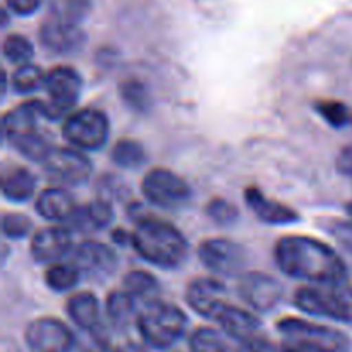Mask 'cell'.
Instances as JSON below:
<instances>
[{"instance_id": "18", "label": "cell", "mask_w": 352, "mask_h": 352, "mask_svg": "<svg viewBox=\"0 0 352 352\" xmlns=\"http://www.w3.org/2000/svg\"><path fill=\"white\" fill-rule=\"evenodd\" d=\"M213 322L219 323L220 329L232 339L239 340V342H246V340L258 337V332L261 329V323L253 313L246 311V309L239 308L226 302L219 313L215 315Z\"/></svg>"}, {"instance_id": "27", "label": "cell", "mask_w": 352, "mask_h": 352, "mask_svg": "<svg viewBox=\"0 0 352 352\" xmlns=\"http://www.w3.org/2000/svg\"><path fill=\"white\" fill-rule=\"evenodd\" d=\"M81 272L72 263H54L45 270L43 280L50 291L67 292L81 280Z\"/></svg>"}, {"instance_id": "25", "label": "cell", "mask_w": 352, "mask_h": 352, "mask_svg": "<svg viewBox=\"0 0 352 352\" xmlns=\"http://www.w3.org/2000/svg\"><path fill=\"white\" fill-rule=\"evenodd\" d=\"M138 313H140L138 301L131 298L124 289L110 292L109 298H107V316L113 327L124 329L134 318H138Z\"/></svg>"}, {"instance_id": "14", "label": "cell", "mask_w": 352, "mask_h": 352, "mask_svg": "<svg viewBox=\"0 0 352 352\" xmlns=\"http://www.w3.org/2000/svg\"><path fill=\"white\" fill-rule=\"evenodd\" d=\"M71 263L86 277L102 278L117 268V254L112 248L98 241H82L72 251Z\"/></svg>"}, {"instance_id": "24", "label": "cell", "mask_w": 352, "mask_h": 352, "mask_svg": "<svg viewBox=\"0 0 352 352\" xmlns=\"http://www.w3.org/2000/svg\"><path fill=\"white\" fill-rule=\"evenodd\" d=\"M9 143L12 144L14 150L19 155H23L26 160L36 162V164H45L48 160V157L52 155V151L55 150L54 144L50 143L45 134H41L40 131H33V133L21 134V136L10 138Z\"/></svg>"}, {"instance_id": "32", "label": "cell", "mask_w": 352, "mask_h": 352, "mask_svg": "<svg viewBox=\"0 0 352 352\" xmlns=\"http://www.w3.org/2000/svg\"><path fill=\"white\" fill-rule=\"evenodd\" d=\"M191 352H230L223 337L213 329H196L189 339Z\"/></svg>"}, {"instance_id": "20", "label": "cell", "mask_w": 352, "mask_h": 352, "mask_svg": "<svg viewBox=\"0 0 352 352\" xmlns=\"http://www.w3.org/2000/svg\"><path fill=\"white\" fill-rule=\"evenodd\" d=\"M40 117H43V102L41 100H30V102H24L17 105L16 109L9 110L7 113H3L2 119L3 140L9 141L10 138L38 131L36 120Z\"/></svg>"}, {"instance_id": "6", "label": "cell", "mask_w": 352, "mask_h": 352, "mask_svg": "<svg viewBox=\"0 0 352 352\" xmlns=\"http://www.w3.org/2000/svg\"><path fill=\"white\" fill-rule=\"evenodd\" d=\"M43 89L48 95L43 102V119L65 120L81 95L82 78L76 69L57 65L45 76Z\"/></svg>"}, {"instance_id": "38", "label": "cell", "mask_w": 352, "mask_h": 352, "mask_svg": "<svg viewBox=\"0 0 352 352\" xmlns=\"http://www.w3.org/2000/svg\"><path fill=\"white\" fill-rule=\"evenodd\" d=\"M112 241L119 246H124V244H133V234H127L126 230L116 229L112 232Z\"/></svg>"}, {"instance_id": "15", "label": "cell", "mask_w": 352, "mask_h": 352, "mask_svg": "<svg viewBox=\"0 0 352 352\" xmlns=\"http://www.w3.org/2000/svg\"><path fill=\"white\" fill-rule=\"evenodd\" d=\"M186 301L192 311L213 322L219 309L227 302L226 285L212 277L195 278L186 289Z\"/></svg>"}, {"instance_id": "23", "label": "cell", "mask_w": 352, "mask_h": 352, "mask_svg": "<svg viewBox=\"0 0 352 352\" xmlns=\"http://www.w3.org/2000/svg\"><path fill=\"white\" fill-rule=\"evenodd\" d=\"M124 291L138 301V305L144 306L148 302L158 301L160 298V282L157 277L144 270H133L124 277Z\"/></svg>"}, {"instance_id": "5", "label": "cell", "mask_w": 352, "mask_h": 352, "mask_svg": "<svg viewBox=\"0 0 352 352\" xmlns=\"http://www.w3.org/2000/svg\"><path fill=\"white\" fill-rule=\"evenodd\" d=\"M277 330L289 346L309 352H349L351 339L337 329L302 318H282Z\"/></svg>"}, {"instance_id": "35", "label": "cell", "mask_w": 352, "mask_h": 352, "mask_svg": "<svg viewBox=\"0 0 352 352\" xmlns=\"http://www.w3.org/2000/svg\"><path fill=\"white\" fill-rule=\"evenodd\" d=\"M33 229V222L30 217L23 215V213H6L2 217V230L7 237L10 239H23Z\"/></svg>"}, {"instance_id": "31", "label": "cell", "mask_w": 352, "mask_h": 352, "mask_svg": "<svg viewBox=\"0 0 352 352\" xmlns=\"http://www.w3.org/2000/svg\"><path fill=\"white\" fill-rule=\"evenodd\" d=\"M34 55L33 43L28 40L23 34H9V36L3 40V57L10 62V64L17 65H26L31 64V58Z\"/></svg>"}, {"instance_id": "2", "label": "cell", "mask_w": 352, "mask_h": 352, "mask_svg": "<svg viewBox=\"0 0 352 352\" xmlns=\"http://www.w3.org/2000/svg\"><path fill=\"white\" fill-rule=\"evenodd\" d=\"M133 244L136 253L148 263L164 270L179 268L189 254V244L184 234L172 223L148 215L136 223Z\"/></svg>"}, {"instance_id": "30", "label": "cell", "mask_w": 352, "mask_h": 352, "mask_svg": "<svg viewBox=\"0 0 352 352\" xmlns=\"http://www.w3.org/2000/svg\"><path fill=\"white\" fill-rule=\"evenodd\" d=\"M45 76L47 72L41 71V67L34 64H26L17 67V71L12 74V89L16 93H33L36 89L43 88L45 85Z\"/></svg>"}, {"instance_id": "17", "label": "cell", "mask_w": 352, "mask_h": 352, "mask_svg": "<svg viewBox=\"0 0 352 352\" xmlns=\"http://www.w3.org/2000/svg\"><path fill=\"white\" fill-rule=\"evenodd\" d=\"M244 201L248 203L251 212L258 217V220L270 226H289L299 220V213L291 206L280 201L268 198L256 186H248L244 189Z\"/></svg>"}, {"instance_id": "9", "label": "cell", "mask_w": 352, "mask_h": 352, "mask_svg": "<svg viewBox=\"0 0 352 352\" xmlns=\"http://www.w3.org/2000/svg\"><path fill=\"white\" fill-rule=\"evenodd\" d=\"M24 340L31 352H71L76 346L71 329L54 316H41L28 323Z\"/></svg>"}, {"instance_id": "10", "label": "cell", "mask_w": 352, "mask_h": 352, "mask_svg": "<svg viewBox=\"0 0 352 352\" xmlns=\"http://www.w3.org/2000/svg\"><path fill=\"white\" fill-rule=\"evenodd\" d=\"M43 167L54 181L64 186L86 184L93 174L91 160L76 148H55Z\"/></svg>"}, {"instance_id": "19", "label": "cell", "mask_w": 352, "mask_h": 352, "mask_svg": "<svg viewBox=\"0 0 352 352\" xmlns=\"http://www.w3.org/2000/svg\"><path fill=\"white\" fill-rule=\"evenodd\" d=\"M34 208H36L38 215L43 217L48 222H60L65 226L78 210V205L74 201V196L67 189L55 186V188H47L40 192Z\"/></svg>"}, {"instance_id": "26", "label": "cell", "mask_w": 352, "mask_h": 352, "mask_svg": "<svg viewBox=\"0 0 352 352\" xmlns=\"http://www.w3.org/2000/svg\"><path fill=\"white\" fill-rule=\"evenodd\" d=\"M91 12V0H48V16L79 26Z\"/></svg>"}, {"instance_id": "12", "label": "cell", "mask_w": 352, "mask_h": 352, "mask_svg": "<svg viewBox=\"0 0 352 352\" xmlns=\"http://www.w3.org/2000/svg\"><path fill=\"white\" fill-rule=\"evenodd\" d=\"M239 296L248 306L260 313H268L280 305L284 287L277 278L261 272H248L239 278Z\"/></svg>"}, {"instance_id": "37", "label": "cell", "mask_w": 352, "mask_h": 352, "mask_svg": "<svg viewBox=\"0 0 352 352\" xmlns=\"http://www.w3.org/2000/svg\"><path fill=\"white\" fill-rule=\"evenodd\" d=\"M336 165L339 174L346 175V177H352V144L351 146L342 148V151L337 157Z\"/></svg>"}, {"instance_id": "28", "label": "cell", "mask_w": 352, "mask_h": 352, "mask_svg": "<svg viewBox=\"0 0 352 352\" xmlns=\"http://www.w3.org/2000/svg\"><path fill=\"white\" fill-rule=\"evenodd\" d=\"M112 160L122 168H138L146 162V151L140 141L124 138L113 144Z\"/></svg>"}, {"instance_id": "11", "label": "cell", "mask_w": 352, "mask_h": 352, "mask_svg": "<svg viewBox=\"0 0 352 352\" xmlns=\"http://www.w3.org/2000/svg\"><path fill=\"white\" fill-rule=\"evenodd\" d=\"M198 256L208 270L220 275L239 274L246 265V251L236 241L226 237H212L201 241Z\"/></svg>"}, {"instance_id": "21", "label": "cell", "mask_w": 352, "mask_h": 352, "mask_svg": "<svg viewBox=\"0 0 352 352\" xmlns=\"http://www.w3.org/2000/svg\"><path fill=\"white\" fill-rule=\"evenodd\" d=\"M65 309H67V315L72 320V323L78 329H81L82 332H95V330L103 327L102 316H100L98 299H96L93 292L82 291L72 294L67 299Z\"/></svg>"}, {"instance_id": "1", "label": "cell", "mask_w": 352, "mask_h": 352, "mask_svg": "<svg viewBox=\"0 0 352 352\" xmlns=\"http://www.w3.org/2000/svg\"><path fill=\"white\" fill-rule=\"evenodd\" d=\"M274 254L277 267L292 278L318 285L340 284L347 278V267L340 254L316 237H280Z\"/></svg>"}, {"instance_id": "34", "label": "cell", "mask_w": 352, "mask_h": 352, "mask_svg": "<svg viewBox=\"0 0 352 352\" xmlns=\"http://www.w3.org/2000/svg\"><path fill=\"white\" fill-rule=\"evenodd\" d=\"M206 213L219 226H230L239 219V210L226 198H213L206 205Z\"/></svg>"}, {"instance_id": "33", "label": "cell", "mask_w": 352, "mask_h": 352, "mask_svg": "<svg viewBox=\"0 0 352 352\" xmlns=\"http://www.w3.org/2000/svg\"><path fill=\"white\" fill-rule=\"evenodd\" d=\"M315 110L332 127H344L351 120L349 109L337 100H320L315 103Z\"/></svg>"}, {"instance_id": "36", "label": "cell", "mask_w": 352, "mask_h": 352, "mask_svg": "<svg viewBox=\"0 0 352 352\" xmlns=\"http://www.w3.org/2000/svg\"><path fill=\"white\" fill-rule=\"evenodd\" d=\"M6 2L7 7L17 16H30L41 6V0H6Z\"/></svg>"}, {"instance_id": "29", "label": "cell", "mask_w": 352, "mask_h": 352, "mask_svg": "<svg viewBox=\"0 0 352 352\" xmlns=\"http://www.w3.org/2000/svg\"><path fill=\"white\" fill-rule=\"evenodd\" d=\"M120 100L134 112L144 113L151 107L150 89L140 79H126L119 85Z\"/></svg>"}, {"instance_id": "7", "label": "cell", "mask_w": 352, "mask_h": 352, "mask_svg": "<svg viewBox=\"0 0 352 352\" xmlns=\"http://www.w3.org/2000/svg\"><path fill=\"white\" fill-rule=\"evenodd\" d=\"M62 134L72 148L81 151L102 150L110 134V122L98 109H81L69 113L62 124Z\"/></svg>"}, {"instance_id": "22", "label": "cell", "mask_w": 352, "mask_h": 352, "mask_svg": "<svg viewBox=\"0 0 352 352\" xmlns=\"http://www.w3.org/2000/svg\"><path fill=\"white\" fill-rule=\"evenodd\" d=\"M36 177L24 167H9L2 172V195L12 203H24L34 195Z\"/></svg>"}, {"instance_id": "13", "label": "cell", "mask_w": 352, "mask_h": 352, "mask_svg": "<svg viewBox=\"0 0 352 352\" xmlns=\"http://www.w3.org/2000/svg\"><path fill=\"white\" fill-rule=\"evenodd\" d=\"M72 230L65 226L43 227L31 237L30 253L36 263H60L72 253Z\"/></svg>"}, {"instance_id": "3", "label": "cell", "mask_w": 352, "mask_h": 352, "mask_svg": "<svg viewBox=\"0 0 352 352\" xmlns=\"http://www.w3.org/2000/svg\"><path fill=\"white\" fill-rule=\"evenodd\" d=\"M140 336L153 349H168L186 332L188 316L179 306L167 301H153L141 306L136 318Z\"/></svg>"}, {"instance_id": "39", "label": "cell", "mask_w": 352, "mask_h": 352, "mask_svg": "<svg viewBox=\"0 0 352 352\" xmlns=\"http://www.w3.org/2000/svg\"><path fill=\"white\" fill-rule=\"evenodd\" d=\"M112 352H146V351L143 349V346H140V344L136 342H126L117 346Z\"/></svg>"}, {"instance_id": "4", "label": "cell", "mask_w": 352, "mask_h": 352, "mask_svg": "<svg viewBox=\"0 0 352 352\" xmlns=\"http://www.w3.org/2000/svg\"><path fill=\"white\" fill-rule=\"evenodd\" d=\"M294 306L311 316L352 325V287L346 282L299 289L294 294Z\"/></svg>"}, {"instance_id": "16", "label": "cell", "mask_w": 352, "mask_h": 352, "mask_svg": "<svg viewBox=\"0 0 352 352\" xmlns=\"http://www.w3.org/2000/svg\"><path fill=\"white\" fill-rule=\"evenodd\" d=\"M40 41L52 54L69 55L81 50L86 43V33L81 26L62 23L48 16L40 26Z\"/></svg>"}, {"instance_id": "8", "label": "cell", "mask_w": 352, "mask_h": 352, "mask_svg": "<svg viewBox=\"0 0 352 352\" xmlns=\"http://www.w3.org/2000/svg\"><path fill=\"white\" fill-rule=\"evenodd\" d=\"M141 191L151 205L165 210H179L189 203L192 189L181 175L164 167L146 172L141 182Z\"/></svg>"}]
</instances>
